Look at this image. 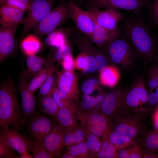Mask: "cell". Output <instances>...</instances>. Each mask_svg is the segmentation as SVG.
<instances>
[{"label": "cell", "instance_id": "f546056e", "mask_svg": "<svg viewBox=\"0 0 158 158\" xmlns=\"http://www.w3.org/2000/svg\"><path fill=\"white\" fill-rule=\"evenodd\" d=\"M29 152L34 158H53L46 150L43 143L32 139L28 140Z\"/></svg>", "mask_w": 158, "mask_h": 158}, {"label": "cell", "instance_id": "11a10c76", "mask_svg": "<svg viewBox=\"0 0 158 158\" xmlns=\"http://www.w3.org/2000/svg\"><path fill=\"white\" fill-rule=\"evenodd\" d=\"M6 0H0V5L1 6L3 5Z\"/></svg>", "mask_w": 158, "mask_h": 158}, {"label": "cell", "instance_id": "9f6ffc18", "mask_svg": "<svg viewBox=\"0 0 158 158\" xmlns=\"http://www.w3.org/2000/svg\"><path fill=\"white\" fill-rule=\"evenodd\" d=\"M157 62H158V66H157V68H158V61H157Z\"/></svg>", "mask_w": 158, "mask_h": 158}, {"label": "cell", "instance_id": "1f68e13d", "mask_svg": "<svg viewBox=\"0 0 158 158\" xmlns=\"http://www.w3.org/2000/svg\"><path fill=\"white\" fill-rule=\"evenodd\" d=\"M117 150L107 138L103 139L101 148L96 154L99 158H117Z\"/></svg>", "mask_w": 158, "mask_h": 158}, {"label": "cell", "instance_id": "8d00e7d4", "mask_svg": "<svg viewBox=\"0 0 158 158\" xmlns=\"http://www.w3.org/2000/svg\"><path fill=\"white\" fill-rule=\"evenodd\" d=\"M50 75L40 88V97L51 95L54 90H53L54 78L53 76Z\"/></svg>", "mask_w": 158, "mask_h": 158}, {"label": "cell", "instance_id": "ffe728a7", "mask_svg": "<svg viewBox=\"0 0 158 158\" xmlns=\"http://www.w3.org/2000/svg\"><path fill=\"white\" fill-rule=\"evenodd\" d=\"M25 12L3 4L0 8V23L1 25H11L23 23Z\"/></svg>", "mask_w": 158, "mask_h": 158}, {"label": "cell", "instance_id": "5b68a950", "mask_svg": "<svg viewBox=\"0 0 158 158\" xmlns=\"http://www.w3.org/2000/svg\"><path fill=\"white\" fill-rule=\"evenodd\" d=\"M56 0H30L23 27L17 41H21L51 10Z\"/></svg>", "mask_w": 158, "mask_h": 158}, {"label": "cell", "instance_id": "f907efd6", "mask_svg": "<svg viewBox=\"0 0 158 158\" xmlns=\"http://www.w3.org/2000/svg\"><path fill=\"white\" fill-rule=\"evenodd\" d=\"M85 56H86L84 55H81L78 57L77 61L78 67L81 69H84V70L87 63Z\"/></svg>", "mask_w": 158, "mask_h": 158}, {"label": "cell", "instance_id": "4fadbf2b", "mask_svg": "<svg viewBox=\"0 0 158 158\" xmlns=\"http://www.w3.org/2000/svg\"><path fill=\"white\" fill-rule=\"evenodd\" d=\"M64 132L62 127L54 123L51 130L43 141L44 146L53 158L59 156L65 146Z\"/></svg>", "mask_w": 158, "mask_h": 158}, {"label": "cell", "instance_id": "8fae6325", "mask_svg": "<svg viewBox=\"0 0 158 158\" xmlns=\"http://www.w3.org/2000/svg\"><path fill=\"white\" fill-rule=\"evenodd\" d=\"M150 2V0H93L91 6L98 9L113 8L138 13L148 7Z\"/></svg>", "mask_w": 158, "mask_h": 158}, {"label": "cell", "instance_id": "d4e9b609", "mask_svg": "<svg viewBox=\"0 0 158 158\" xmlns=\"http://www.w3.org/2000/svg\"><path fill=\"white\" fill-rule=\"evenodd\" d=\"M53 68L48 64L34 76L30 82L28 84L29 90L34 94L35 91L40 88L44 81L52 73Z\"/></svg>", "mask_w": 158, "mask_h": 158}, {"label": "cell", "instance_id": "2e32d148", "mask_svg": "<svg viewBox=\"0 0 158 158\" xmlns=\"http://www.w3.org/2000/svg\"><path fill=\"white\" fill-rule=\"evenodd\" d=\"M28 83L24 78L20 81L19 91L21 95L23 123L28 118L36 112V103L33 94L29 89Z\"/></svg>", "mask_w": 158, "mask_h": 158}, {"label": "cell", "instance_id": "3957f363", "mask_svg": "<svg viewBox=\"0 0 158 158\" xmlns=\"http://www.w3.org/2000/svg\"><path fill=\"white\" fill-rule=\"evenodd\" d=\"M148 95L144 80H138L125 92L116 115L129 114L141 118L146 111Z\"/></svg>", "mask_w": 158, "mask_h": 158}, {"label": "cell", "instance_id": "e575fe53", "mask_svg": "<svg viewBox=\"0 0 158 158\" xmlns=\"http://www.w3.org/2000/svg\"><path fill=\"white\" fill-rule=\"evenodd\" d=\"M105 96L100 94L94 97L90 96L89 94H84L82 97L83 100L81 103V108L87 110L91 109L97 104L102 102Z\"/></svg>", "mask_w": 158, "mask_h": 158}, {"label": "cell", "instance_id": "4dcf8cb0", "mask_svg": "<svg viewBox=\"0 0 158 158\" xmlns=\"http://www.w3.org/2000/svg\"><path fill=\"white\" fill-rule=\"evenodd\" d=\"M74 77L71 72L67 71L59 76L58 82L59 90L67 93L69 96L71 94V86Z\"/></svg>", "mask_w": 158, "mask_h": 158}, {"label": "cell", "instance_id": "816d5d0a", "mask_svg": "<svg viewBox=\"0 0 158 158\" xmlns=\"http://www.w3.org/2000/svg\"><path fill=\"white\" fill-rule=\"evenodd\" d=\"M150 73L156 78L158 83V68L157 67H154L152 68Z\"/></svg>", "mask_w": 158, "mask_h": 158}, {"label": "cell", "instance_id": "ee69618b", "mask_svg": "<svg viewBox=\"0 0 158 158\" xmlns=\"http://www.w3.org/2000/svg\"><path fill=\"white\" fill-rule=\"evenodd\" d=\"M62 65L64 69L69 71L71 70L73 66V56L70 53L66 56L63 59Z\"/></svg>", "mask_w": 158, "mask_h": 158}, {"label": "cell", "instance_id": "d6986e66", "mask_svg": "<svg viewBox=\"0 0 158 158\" xmlns=\"http://www.w3.org/2000/svg\"><path fill=\"white\" fill-rule=\"evenodd\" d=\"M122 32L118 27L114 30L106 29L96 23L92 34L90 38L95 43L100 45H107L121 35Z\"/></svg>", "mask_w": 158, "mask_h": 158}, {"label": "cell", "instance_id": "f5cc1de1", "mask_svg": "<svg viewBox=\"0 0 158 158\" xmlns=\"http://www.w3.org/2000/svg\"><path fill=\"white\" fill-rule=\"evenodd\" d=\"M62 158H75V157L66 153L65 154L61 157Z\"/></svg>", "mask_w": 158, "mask_h": 158}, {"label": "cell", "instance_id": "ac0fdd59", "mask_svg": "<svg viewBox=\"0 0 158 158\" xmlns=\"http://www.w3.org/2000/svg\"><path fill=\"white\" fill-rule=\"evenodd\" d=\"M125 92L118 90L107 94L102 102L101 110L107 117L115 116L120 106Z\"/></svg>", "mask_w": 158, "mask_h": 158}, {"label": "cell", "instance_id": "bcb514c9", "mask_svg": "<svg viewBox=\"0 0 158 158\" xmlns=\"http://www.w3.org/2000/svg\"><path fill=\"white\" fill-rule=\"evenodd\" d=\"M143 154V151L140 150V147L137 144L132 146L129 158H142Z\"/></svg>", "mask_w": 158, "mask_h": 158}, {"label": "cell", "instance_id": "d6a6232c", "mask_svg": "<svg viewBox=\"0 0 158 158\" xmlns=\"http://www.w3.org/2000/svg\"><path fill=\"white\" fill-rule=\"evenodd\" d=\"M86 138L85 142L89 153L92 155L96 154L101 148L102 141L100 137L96 135L87 130Z\"/></svg>", "mask_w": 158, "mask_h": 158}, {"label": "cell", "instance_id": "52a82bcc", "mask_svg": "<svg viewBox=\"0 0 158 158\" xmlns=\"http://www.w3.org/2000/svg\"><path fill=\"white\" fill-rule=\"evenodd\" d=\"M80 118L83 126L91 133L103 139L107 138L113 130L108 117L103 114L87 111L80 112Z\"/></svg>", "mask_w": 158, "mask_h": 158}, {"label": "cell", "instance_id": "30bf717a", "mask_svg": "<svg viewBox=\"0 0 158 158\" xmlns=\"http://www.w3.org/2000/svg\"><path fill=\"white\" fill-rule=\"evenodd\" d=\"M70 15L78 30L89 38L94 30L96 22L92 14L88 11H84L72 1H69Z\"/></svg>", "mask_w": 158, "mask_h": 158}, {"label": "cell", "instance_id": "ba28073f", "mask_svg": "<svg viewBox=\"0 0 158 158\" xmlns=\"http://www.w3.org/2000/svg\"><path fill=\"white\" fill-rule=\"evenodd\" d=\"M121 36L107 45L108 51L113 62L128 68L133 64L135 53L128 41Z\"/></svg>", "mask_w": 158, "mask_h": 158}, {"label": "cell", "instance_id": "f35d334b", "mask_svg": "<svg viewBox=\"0 0 158 158\" xmlns=\"http://www.w3.org/2000/svg\"><path fill=\"white\" fill-rule=\"evenodd\" d=\"M149 16L152 23L158 26V0H154L149 10Z\"/></svg>", "mask_w": 158, "mask_h": 158}, {"label": "cell", "instance_id": "681fc988", "mask_svg": "<svg viewBox=\"0 0 158 158\" xmlns=\"http://www.w3.org/2000/svg\"><path fill=\"white\" fill-rule=\"evenodd\" d=\"M148 80V85L151 90L158 87V83L156 78L150 73Z\"/></svg>", "mask_w": 158, "mask_h": 158}, {"label": "cell", "instance_id": "8992f818", "mask_svg": "<svg viewBox=\"0 0 158 158\" xmlns=\"http://www.w3.org/2000/svg\"><path fill=\"white\" fill-rule=\"evenodd\" d=\"M115 117L112 126L113 130L137 140L145 133V126L141 118L129 114H120Z\"/></svg>", "mask_w": 158, "mask_h": 158}, {"label": "cell", "instance_id": "f1b7e54d", "mask_svg": "<svg viewBox=\"0 0 158 158\" xmlns=\"http://www.w3.org/2000/svg\"><path fill=\"white\" fill-rule=\"evenodd\" d=\"M140 139L142 146L147 150L150 152L158 151V131L144 134Z\"/></svg>", "mask_w": 158, "mask_h": 158}, {"label": "cell", "instance_id": "5bb4252c", "mask_svg": "<svg viewBox=\"0 0 158 158\" xmlns=\"http://www.w3.org/2000/svg\"><path fill=\"white\" fill-rule=\"evenodd\" d=\"M0 138L20 155L29 153L28 140L19 132L18 130L10 128L1 127Z\"/></svg>", "mask_w": 158, "mask_h": 158}, {"label": "cell", "instance_id": "c3c4849f", "mask_svg": "<svg viewBox=\"0 0 158 158\" xmlns=\"http://www.w3.org/2000/svg\"><path fill=\"white\" fill-rule=\"evenodd\" d=\"M132 147L131 146L118 150L117 152V158H129Z\"/></svg>", "mask_w": 158, "mask_h": 158}, {"label": "cell", "instance_id": "9a60e30c", "mask_svg": "<svg viewBox=\"0 0 158 158\" xmlns=\"http://www.w3.org/2000/svg\"><path fill=\"white\" fill-rule=\"evenodd\" d=\"M20 24L1 25L0 27V61H2L13 51L15 45V35Z\"/></svg>", "mask_w": 158, "mask_h": 158}, {"label": "cell", "instance_id": "484cf974", "mask_svg": "<svg viewBox=\"0 0 158 158\" xmlns=\"http://www.w3.org/2000/svg\"><path fill=\"white\" fill-rule=\"evenodd\" d=\"M120 77V73L116 68L108 66L106 67L101 70L99 78L103 85L112 87L117 83Z\"/></svg>", "mask_w": 158, "mask_h": 158}, {"label": "cell", "instance_id": "d590c367", "mask_svg": "<svg viewBox=\"0 0 158 158\" xmlns=\"http://www.w3.org/2000/svg\"><path fill=\"white\" fill-rule=\"evenodd\" d=\"M52 95L59 109L70 106L69 96L65 92L55 89Z\"/></svg>", "mask_w": 158, "mask_h": 158}, {"label": "cell", "instance_id": "6da1fadb", "mask_svg": "<svg viewBox=\"0 0 158 158\" xmlns=\"http://www.w3.org/2000/svg\"><path fill=\"white\" fill-rule=\"evenodd\" d=\"M122 31L140 55L147 59L154 56L157 49L155 38L142 19L134 18L126 20Z\"/></svg>", "mask_w": 158, "mask_h": 158}, {"label": "cell", "instance_id": "836d02e7", "mask_svg": "<svg viewBox=\"0 0 158 158\" xmlns=\"http://www.w3.org/2000/svg\"><path fill=\"white\" fill-rule=\"evenodd\" d=\"M68 149L67 153L75 158H86L89 156V151L84 141L68 147Z\"/></svg>", "mask_w": 158, "mask_h": 158}, {"label": "cell", "instance_id": "44dd1931", "mask_svg": "<svg viewBox=\"0 0 158 158\" xmlns=\"http://www.w3.org/2000/svg\"><path fill=\"white\" fill-rule=\"evenodd\" d=\"M72 28H59L47 35L45 43L51 47H59L65 44L69 37Z\"/></svg>", "mask_w": 158, "mask_h": 158}, {"label": "cell", "instance_id": "b9f144b4", "mask_svg": "<svg viewBox=\"0 0 158 158\" xmlns=\"http://www.w3.org/2000/svg\"><path fill=\"white\" fill-rule=\"evenodd\" d=\"M97 83V81L95 78L89 79L84 81L82 85L83 92L85 94L89 95L91 94Z\"/></svg>", "mask_w": 158, "mask_h": 158}, {"label": "cell", "instance_id": "83f0119b", "mask_svg": "<svg viewBox=\"0 0 158 158\" xmlns=\"http://www.w3.org/2000/svg\"><path fill=\"white\" fill-rule=\"evenodd\" d=\"M39 109L40 112L53 118L59 109L52 97L50 95L40 97Z\"/></svg>", "mask_w": 158, "mask_h": 158}, {"label": "cell", "instance_id": "277c9868", "mask_svg": "<svg viewBox=\"0 0 158 158\" xmlns=\"http://www.w3.org/2000/svg\"><path fill=\"white\" fill-rule=\"evenodd\" d=\"M69 2H62L52 9L32 30L34 35L43 37L64 24L70 18Z\"/></svg>", "mask_w": 158, "mask_h": 158}, {"label": "cell", "instance_id": "ab89813d", "mask_svg": "<svg viewBox=\"0 0 158 158\" xmlns=\"http://www.w3.org/2000/svg\"><path fill=\"white\" fill-rule=\"evenodd\" d=\"M71 48L67 44V42L65 44L59 48L54 54V57L57 60H60L71 53Z\"/></svg>", "mask_w": 158, "mask_h": 158}, {"label": "cell", "instance_id": "cb8c5ba5", "mask_svg": "<svg viewBox=\"0 0 158 158\" xmlns=\"http://www.w3.org/2000/svg\"><path fill=\"white\" fill-rule=\"evenodd\" d=\"M21 47L27 56L35 55L40 51L41 43L38 37L35 35H27L22 40Z\"/></svg>", "mask_w": 158, "mask_h": 158}, {"label": "cell", "instance_id": "7bdbcfd3", "mask_svg": "<svg viewBox=\"0 0 158 158\" xmlns=\"http://www.w3.org/2000/svg\"><path fill=\"white\" fill-rule=\"evenodd\" d=\"M95 62L96 70H101L106 67L107 60L104 56L98 54L95 57Z\"/></svg>", "mask_w": 158, "mask_h": 158}, {"label": "cell", "instance_id": "7dc6e473", "mask_svg": "<svg viewBox=\"0 0 158 158\" xmlns=\"http://www.w3.org/2000/svg\"><path fill=\"white\" fill-rule=\"evenodd\" d=\"M155 89L154 92L149 94L148 95L149 102L152 106L158 103V87Z\"/></svg>", "mask_w": 158, "mask_h": 158}, {"label": "cell", "instance_id": "f6af8a7d", "mask_svg": "<svg viewBox=\"0 0 158 158\" xmlns=\"http://www.w3.org/2000/svg\"><path fill=\"white\" fill-rule=\"evenodd\" d=\"M87 63L84 70L85 72L91 73L96 71L95 62V57L91 56H86Z\"/></svg>", "mask_w": 158, "mask_h": 158}, {"label": "cell", "instance_id": "7a4b0ae2", "mask_svg": "<svg viewBox=\"0 0 158 158\" xmlns=\"http://www.w3.org/2000/svg\"><path fill=\"white\" fill-rule=\"evenodd\" d=\"M24 124L22 110L13 84L7 82L0 88V126L20 130Z\"/></svg>", "mask_w": 158, "mask_h": 158}, {"label": "cell", "instance_id": "9c48e42d", "mask_svg": "<svg viewBox=\"0 0 158 158\" xmlns=\"http://www.w3.org/2000/svg\"><path fill=\"white\" fill-rule=\"evenodd\" d=\"M54 123L47 116L36 112L26 119L24 124L31 138L42 143L44 139L51 130Z\"/></svg>", "mask_w": 158, "mask_h": 158}, {"label": "cell", "instance_id": "7402d4cb", "mask_svg": "<svg viewBox=\"0 0 158 158\" xmlns=\"http://www.w3.org/2000/svg\"><path fill=\"white\" fill-rule=\"evenodd\" d=\"M118 151L137 144L138 140L124 134L112 130L106 138Z\"/></svg>", "mask_w": 158, "mask_h": 158}, {"label": "cell", "instance_id": "60d3db41", "mask_svg": "<svg viewBox=\"0 0 158 158\" xmlns=\"http://www.w3.org/2000/svg\"><path fill=\"white\" fill-rule=\"evenodd\" d=\"M4 4L11 6L25 12L27 11L29 7V3H23L18 0H6Z\"/></svg>", "mask_w": 158, "mask_h": 158}, {"label": "cell", "instance_id": "e0dca14e", "mask_svg": "<svg viewBox=\"0 0 158 158\" xmlns=\"http://www.w3.org/2000/svg\"><path fill=\"white\" fill-rule=\"evenodd\" d=\"M80 112L70 106L59 109L53 118L56 123L62 127L65 131L68 130L78 126V121H80Z\"/></svg>", "mask_w": 158, "mask_h": 158}, {"label": "cell", "instance_id": "74e56055", "mask_svg": "<svg viewBox=\"0 0 158 158\" xmlns=\"http://www.w3.org/2000/svg\"><path fill=\"white\" fill-rule=\"evenodd\" d=\"M16 151L0 138V158H16Z\"/></svg>", "mask_w": 158, "mask_h": 158}, {"label": "cell", "instance_id": "4316f807", "mask_svg": "<svg viewBox=\"0 0 158 158\" xmlns=\"http://www.w3.org/2000/svg\"><path fill=\"white\" fill-rule=\"evenodd\" d=\"M28 73L34 76L49 63V61L44 57L35 55L27 56L26 60Z\"/></svg>", "mask_w": 158, "mask_h": 158}, {"label": "cell", "instance_id": "603a6c76", "mask_svg": "<svg viewBox=\"0 0 158 158\" xmlns=\"http://www.w3.org/2000/svg\"><path fill=\"white\" fill-rule=\"evenodd\" d=\"M87 129L84 127L78 126L72 130L64 131V143L69 147L84 141L86 138Z\"/></svg>", "mask_w": 158, "mask_h": 158}, {"label": "cell", "instance_id": "7c38bea8", "mask_svg": "<svg viewBox=\"0 0 158 158\" xmlns=\"http://www.w3.org/2000/svg\"><path fill=\"white\" fill-rule=\"evenodd\" d=\"M88 11L92 14L97 24L109 30H114L117 28L118 23L123 18L122 13L116 8H108L100 11L91 6Z\"/></svg>", "mask_w": 158, "mask_h": 158}, {"label": "cell", "instance_id": "db71d44e", "mask_svg": "<svg viewBox=\"0 0 158 158\" xmlns=\"http://www.w3.org/2000/svg\"><path fill=\"white\" fill-rule=\"evenodd\" d=\"M21 2L24 3H28L30 0H18Z\"/></svg>", "mask_w": 158, "mask_h": 158}]
</instances>
